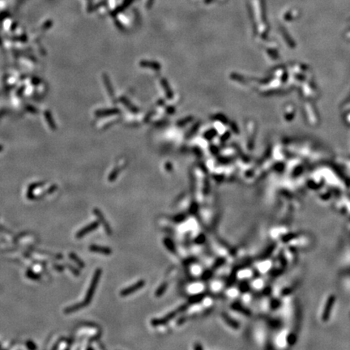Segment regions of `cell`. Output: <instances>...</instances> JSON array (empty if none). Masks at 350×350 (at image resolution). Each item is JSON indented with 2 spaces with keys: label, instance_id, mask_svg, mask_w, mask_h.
Instances as JSON below:
<instances>
[{
  "label": "cell",
  "instance_id": "1",
  "mask_svg": "<svg viewBox=\"0 0 350 350\" xmlns=\"http://www.w3.org/2000/svg\"><path fill=\"white\" fill-rule=\"evenodd\" d=\"M102 270L101 269V268H97L96 270H95V272H94L93 274V276H92V280H91L90 285H89L88 290H87L85 297H84V301H81V303H82L83 306L84 307H86L87 306L89 305L91 301H92V297H93L94 294H95V291H96L97 290V285L98 283H99V280H100L101 276H102Z\"/></svg>",
  "mask_w": 350,
  "mask_h": 350
},
{
  "label": "cell",
  "instance_id": "2",
  "mask_svg": "<svg viewBox=\"0 0 350 350\" xmlns=\"http://www.w3.org/2000/svg\"><path fill=\"white\" fill-rule=\"evenodd\" d=\"M99 226H100V221H93L92 223L87 225L86 226H84L80 230H79L76 234V238H82L83 237L86 236L90 232H92L95 229H98Z\"/></svg>",
  "mask_w": 350,
  "mask_h": 350
},
{
  "label": "cell",
  "instance_id": "3",
  "mask_svg": "<svg viewBox=\"0 0 350 350\" xmlns=\"http://www.w3.org/2000/svg\"><path fill=\"white\" fill-rule=\"evenodd\" d=\"M93 214L97 217V219L99 220L100 223L102 224V225L104 226V229L106 230V233H107V235L110 236L112 234V229L110 227V224L108 223V221H106V217L104 216V214L102 213V211L100 209H98L97 207L94 208L93 209Z\"/></svg>",
  "mask_w": 350,
  "mask_h": 350
},
{
  "label": "cell",
  "instance_id": "4",
  "mask_svg": "<svg viewBox=\"0 0 350 350\" xmlns=\"http://www.w3.org/2000/svg\"><path fill=\"white\" fill-rule=\"evenodd\" d=\"M144 285V280H139V281H138L137 283L134 284L133 285H131L130 286V287H127L126 288V289H124V290H121V292H120V295H121L122 297H125V296L130 295V294H133V293H135L136 290H139L140 288L143 287Z\"/></svg>",
  "mask_w": 350,
  "mask_h": 350
},
{
  "label": "cell",
  "instance_id": "5",
  "mask_svg": "<svg viewBox=\"0 0 350 350\" xmlns=\"http://www.w3.org/2000/svg\"><path fill=\"white\" fill-rule=\"evenodd\" d=\"M88 249L92 252L99 253V254H104V255H110L112 253V250L110 247L99 246V245H91V246H89Z\"/></svg>",
  "mask_w": 350,
  "mask_h": 350
},
{
  "label": "cell",
  "instance_id": "6",
  "mask_svg": "<svg viewBox=\"0 0 350 350\" xmlns=\"http://www.w3.org/2000/svg\"><path fill=\"white\" fill-rule=\"evenodd\" d=\"M44 185H45V182H35V183H32L31 185L29 186V188H28V191H27L28 199H29V200H35L36 196L34 193V191H35L37 188L44 186Z\"/></svg>",
  "mask_w": 350,
  "mask_h": 350
},
{
  "label": "cell",
  "instance_id": "7",
  "mask_svg": "<svg viewBox=\"0 0 350 350\" xmlns=\"http://www.w3.org/2000/svg\"><path fill=\"white\" fill-rule=\"evenodd\" d=\"M82 308H84V306H83L82 303L81 302H79V303H76L74 304V305L72 306H70L67 307V308H65L64 309V312L65 314H71V313H74V312H76L77 311H79V310L82 309Z\"/></svg>",
  "mask_w": 350,
  "mask_h": 350
},
{
  "label": "cell",
  "instance_id": "8",
  "mask_svg": "<svg viewBox=\"0 0 350 350\" xmlns=\"http://www.w3.org/2000/svg\"><path fill=\"white\" fill-rule=\"evenodd\" d=\"M69 257H70L71 259L73 260V261L78 265L79 268H85V264H84V262L78 256V255H77L76 254H75L74 252L69 253Z\"/></svg>",
  "mask_w": 350,
  "mask_h": 350
},
{
  "label": "cell",
  "instance_id": "9",
  "mask_svg": "<svg viewBox=\"0 0 350 350\" xmlns=\"http://www.w3.org/2000/svg\"><path fill=\"white\" fill-rule=\"evenodd\" d=\"M25 276H27L29 279L33 280H41V274L37 273V272H34V271L31 270V269H28L27 272H26L25 273Z\"/></svg>",
  "mask_w": 350,
  "mask_h": 350
},
{
  "label": "cell",
  "instance_id": "10",
  "mask_svg": "<svg viewBox=\"0 0 350 350\" xmlns=\"http://www.w3.org/2000/svg\"><path fill=\"white\" fill-rule=\"evenodd\" d=\"M65 265H66V266H65V267H67V268H68L69 270H70L71 272L73 274H74L75 276H80V271H79L78 269H77V268H74V267L71 266V264H67H67H65Z\"/></svg>",
  "mask_w": 350,
  "mask_h": 350
},
{
  "label": "cell",
  "instance_id": "11",
  "mask_svg": "<svg viewBox=\"0 0 350 350\" xmlns=\"http://www.w3.org/2000/svg\"><path fill=\"white\" fill-rule=\"evenodd\" d=\"M26 346H27V348L30 350H35L37 348L35 343H34V341H32V340H28L27 342H26Z\"/></svg>",
  "mask_w": 350,
  "mask_h": 350
},
{
  "label": "cell",
  "instance_id": "12",
  "mask_svg": "<svg viewBox=\"0 0 350 350\" xmlns=\"http://www.w3.org/2000/svg\"><path fill=\"white\" fill-rule=\"evenodd\" d=\"M54 268H55L57 271L62 272V271H63V269H64L65 266H62V265H57V264H55V265H54Z\"/></svg>",
  "mask_w": 350,
  "mask_h": 350
},
{
  "label": "cell",
  "instance_id": "13",
  "mask_svg": "<svg viewBox=\"0 0 350 350\" xmlns=\"http://www.w3.org/2000/svg\"><path fill=\"white\" fill-rule=\"evenodd\" d=\"M112 112L111 111H109L107 113H111ZM106 113H104V112H102V113H99V114H101V115H105Z\"/></svg>",
  "mask_w": 350,
  "mask_h": 350
},
{
  "label": "cell",
  "instance_id": "14",
  "mask_svg": "<svg viewBox=\"0 0 350 350\" xmlns=\"http://www.w3.org/2000/svg\"><path fill=\"white\" fill-rule=\"evenodd\" d=\"M86 349H88V350H89V349H94V348L92 346H88V347H87Z\"/></svg>",
  "mask_w": 350,
  "mask_h": 350
},
{
  "label": "cell",
  "instance_id": "15",
  "mask_svg": "<svg viewBox=\"0 0 350 350\" xmlns=\"http://www.w3.org/2000/svg\"><path fill=\"white\" fill-rule=\"evenodd\" d=\"M0 348H2V347H1V345H0Z\"/></svg>",
  "mask_w": 350,
  "mask_h": 350
}]
</instances>
